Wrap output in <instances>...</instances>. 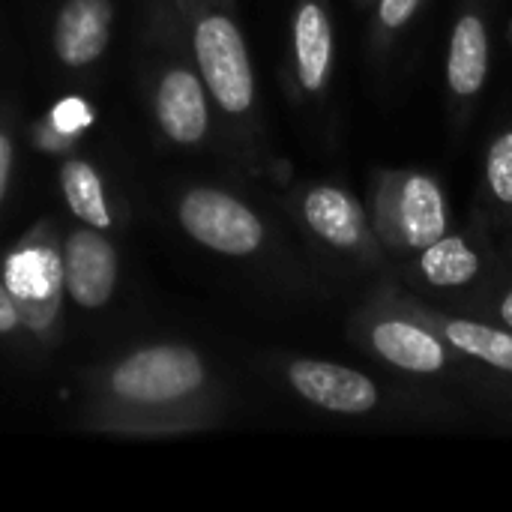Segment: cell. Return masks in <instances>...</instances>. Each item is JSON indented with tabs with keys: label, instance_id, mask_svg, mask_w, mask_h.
<instances>
[{
	"label": "cell",
	"instance_id": "obj_1",
	"mask_svg": "<svg viewBox=\"0 0 512 512\" xmlns=\"http://www.w3.org/2000/svg\"><path fill=\"white\" fill-rule=\"evenodd\" d=\"M354 339L390 372L426 381H480V366L450 348L444 336L402 300V288L390 276L357 312Z\"/></svg>",
	"mask_w": 512,
	"mask_h": 512
},
{
	"label": "cell",
	"instance_id": "obj_2",
	"mask_svg": "<svg viewBox=\"0 0 512 512\" xmlns=\"http://www.w3.org/2000/svg\"><path fill=\"white\" fill-rule=\"evenodd\" d=\"M369 222L390 258L399 264L453 228L444 183L423 168H378L369 177Z\"/></svg>",
	"mask_w": 512,
	"mask_h": 512
},
{
	"label": "cell",
	"instance_id": "obj_3",
	"mask_svg": "<svg viewBox=\"0 0 512 512\" xmlns=\"http://www.w3.org/2000/svg\"><path fill=\"white\" fill-rule=\"evenodd\" d=\"M393 267H399V282H405L411 291L450 297L474 294L504 273L501 255L489 243V228L483 222H477V228L471 231L450 228L417 255Z\"/></svg>",
	"mask_w": 512,
	"mask_h": 512
},
{
	"label": "cell",
	"instance_id": "obj_4",
	"mask_svg": "<svg viewBox=\"0 0 512 512\" xmlns=\"http://www.w3.org/2000/svg\"><path fill=\"white\" fill-rule=\"evenodd\" d=\"M300 216H303V225L330 249L351 255L363 264L390 267V258L384 255L372 231L366 204L348 189L333 186V183H318L306 189L300 201Z\"/></svg>",
	"mask_w": 512,
	"mask_h": 512
},
{
	"label": "cell",
	"instance_id": "obj_5",
	"mask_svg": "<svg viewBox=\"0 0 512 512\" xmlns=\"http://www.w3.org/2000/svg\"><path fill=\"white\" fill-rule=\"evenodd\" d=\"M195 54L216 102L243 114L255 102V75L240 27L225 15H207L195 30Z\"/></svg>",
	"mask_w": 512,
	"mask_h": 512
},
{
	"label": "cell",
	"instance_id": "obj_6",
	"mask_svg": "<svg viewBox=\"0 0 512 512\" xmlns=\"http://www.w3.org/2000/svg\"><path fill=\"white\" fill-rule=\"evenodd\" d=\"M201 381H204V366L189 348L159 345L123 360L114 369L111 387L126 402L165 405L195 393Z\"/></svg>",
	"mask_w": 512,
	"mask_h": 512
},
{
	"label": "cell",
	"instance_id": "obj_7",
	"mask_svg": "<svg viewBox=\"0 0 512 512\" xmlns=\"http://www.w3.org/2000/svg\"><path fill=\"white\" fill-rule=\"evenodd\" d=\"M402 300L426 321L432 324L450 348H456L462 357H468L474 366H480L486 375L498 381V387H512V330L492 324L486 318L453 312L444 306H435L423 300L417 291H402Z\"/></svg>",
	"mask_w": 512,
	"mask_h": 512
},
{
	"label": "cell",
	"instance_id": "obj_8",
	"mask_svg": "<svg viewBox=\"0 0 512 512\" xmlns=\"http://www.w3.org/2000/svg\"><path fill=\"white\" fill-rule=\"evenodd\" d=\"M489 15L480 0H462L459 15L450 30L447 48V96L456 123L471 117L492 66V36Z\"/></svg>",
	"mask_w": 512,
	"mask_h": 512
},
{
	"label": "cell",
	"instance_id": "obj_9",
	"mask_svg": "<svg viewBox=\"0 0 512 512\" xmlns=\"http://www.w3.org/2000/svg\"><path fill=\"white\" fill-rule=\"evenodd\" d=\"M288 384L315 408L345 417H366L387 408L390 393L360 369L330 360H294L288 363Z\"/></svg>",
	"mask_w": 512,
	"mask_h": 512
},
{
	"label": "cell",
	"instance_id": "obj_10",
	"mask_svg": "<svg viewBox=\"0 0 512 512\" xmlns=\"http://www.w3.org/2000/svg\"><path fill=\"white\" fill-rule=\"evenodd\" d=\"M183 228L222 255H252L264 243L261 219L237 198L219 189H195L180 204Z\"/></svg>",
	"mask_w": 512,
	"mask_h": 512
},
{
	"label": "cell",
	"instance_id": "obj_11",
	"mask_svg": "<svg viewBox=\"0 0 512 512\" xmlns=\"http://www.w3.org/2000/svg\"><path fill=\"white\" fill-rule=\"evenodd\" d=\"M63 282L78 306H105L117 285V255L111 243L96 231H75L66 243Z\"/></svg>",
	"mask_w": 512,
	"mask_h": 512
},
{
	"label": "cell",
	"instance_id": "obj_12",
	"mask_svg": "<svg viewBox=\"0 0 512 512\" xmlns=\"http://www.w3.org/2000/svg\"><path fill=\"white\" fill-rule=\"evenodd\" d=\"M336 54L333 18L324 0H303L294 15V66L306 93H321L330 84Z\"/></svg>",
	"mask_w": 512,
	"mask_h": 512
},
{
	"label": "cell",
	"instance_id": "obj_13",
	"mask_svg": "<svg viewBox=\"0 0 512 512\" xmlns=\"http://www.w3.org/2000/svg\"><path fill=\"white\" fill-rule=\"evenodd\" d=\"M111 3L108 0H69L54 24V48L66 66L96 60L108 42Z\"/></svg>",
	"mask_w": 512,
	"mask_h": 512
},
{
	"label": "cell",
	"instance_id": "obj_14",
	"mask_svg": "<svg viewBox=\"0 0 512 512\" xmlns=\"http://www.w3.org/2000/svg\"><path fill=\"white\" fill-rule=\"evenodd\" d=\"M156 111L162 129L177 144H195L207 132V102L201 81L186 69H174L162 78Z\"/></svg>",
	"mask_w": 512,
	"mask_h": 512
},
{
	"label": "cell",
	"instance_id": "obj_15",
	"mask_svg": "<svg viewBox=\"0 0 512 512\" xmlns=\"http://www.w3.org/2000/svg\"><path fill=\"white\" fill-rule=\"evenodd\" d=\"M477 219L489 231L512 228V120L486 144Z\"/></svg>",
	"mask_w": 512,
	"mask_h": 512
},
{
	"label": "cell",
	"instance_id": "obj_16",
	"mask_svg": "<svg viewBox=\"0 0 512 512\" xmlns=\"http://www.w3.org/2000/svg\"><path fill=\"white\" fill-rule=\"evenodd\" d=\"M60 183H63L66 204L78 219H84L96 231L111 225V213H108V204H105V195H102V180L87 162H78V159L66 162L63 174H60Z\"/></svg>",
	"mask_w": 512,
	"mask_h": 512
},
{
	"label": "cell",
	"instance_id": "obj_17",
	"mask_svg": "<svg viewBox=\"0 0 512 512\" xmlns=\"http://www.w3.org/2000/svg\"><path fill=\"white\" fill-rule=\"evenodd\" d=\"M426 0H372V27H369V48L378 60H387L399 36L411 27L420 15Z\"/></svg>",
	"mask_w": 512,
	"mask_h": 512
},
{
	"label": "cell",
	"instance_id": "obj_18",
	"mask_svg": "<svg viewBox=\"0 0 512 512\" xmlns=\"http://www.w3.org/2000/svg\"><path fill=\"white\" fill-rule=\"evenodd\" d=\"M450 306H453V312H468V315L486 318L492 324L512 330V276H504V273L495 276L489 285L468 294V300L450 297Z\"/></svg>",
	"mask_w": 512,
	"mask_h": 512
},
{
	"label": "cell",
	"instance_id": "obj_19",
	"mask_svg": "<svg viewBox=\"0 0 512 512\" xmlns=\"http://www.w3.org/2000/svg\"><path fill=\"white\" fill-rule=\"evenodd\" d=\"M57 261L48 252H21L9 261V285L21 300H42L54 288Z\"/></svg>",
	"mask_w": 512,
	"mask_h": 512
},
{
	"label": "cell",
	"instance_id": "obj_20",
	"mask_svg": "<svg viewBox=\"0 0 512 512\" xmlns=\"http://www.w3.org/2000/svg\"><path fill=\"white\" fill-rule=\"evenodd\" d=\"M87 120H90V114H87L84 102H78V99H66V102H60V108L54 111V123H57L60 132L81 129Z\"/></svg>",
	"mask_w": 512,
	"mask_h": 512
},
{
	"label": "cell",
	"instance_id": "obj_21",
	"mask_svg": "<svg viewBox=\"0 0 512 512\" xmlns=\"http://www.w3.org/2000/svg\"><path fill=\"white\" fill-rule=\"evenodd\" d=\"M15 324H18V309H15V300H12V294L6 291V285L0 282V333H9Z\"/></svg>",
	"mask_w": 512,
	"mask_h": 512
},
{
	"label": "cell",
	"instance_id": "obj_22",
	"mask_svg": "<svg viewBox=\"0 0 512 512\" xmlns=\"http://www.w3.org/2000/svg\"><path fill=\"white\" fill-rule=\"evenodd\" d=\"M9 168H12V144H9L6 135H0V201H3V195H6Z\"/></svg>",
	"mask_w": 512,
	"mask_h": 512
},
{
	"label": "cell",
	"instance_id": "obj_23",
	"mask_svg": "<svg viewBox=\"0 0 512 512\" xmlns=\"http://www.w3.org/2000/svg\"><path fill=\"white\" fill-rule=\"evenodd\" d=\"M504 258L512 264V228L510 234H507V243H504Z\"/></svg>",
	"mask_w": 512,
	"mask_h": 512
},
{
	"label": "cell",
	"instance_id": "obj_24",
	"mask_svg": "<svg viewBox=\"0 0 512 512\" xmlns=\"http://www.w3.org/2000/svg\"><path fill=\"white\" fill-rule=\"evenodd\" d=\"M357 3H363V6H369V3H372V0H357Z\"/></svg>",
	"mask_w": 512,
	"mask_h": 512
}]
</instances>
